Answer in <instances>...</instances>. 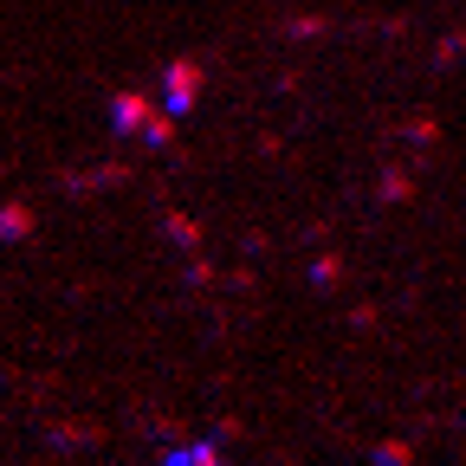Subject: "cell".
<instances>
[{"instance_id": "obj_1", "label": "cell", "mask_w": 466, "mask_h": 466, "mask_svg": "<svg viewBox=\"0 0 466 466\" xmlns=\"http://www.w3.org/2000/svg\"><path fill=\"white\" fill-rule=\"evenodd\" d=\"M201 78H208V72H201V58H175V66L162 72V85H168V110H175V116H188V110H195Z\"/></svg>"}, {"instance_id": "obj_2", "label": "cell", "mask_w": 466, "mask_h": 466, "mask_svg": "<svg viewBox=\"0 0 466 466\" xmlns=\"http://www.w3.org/2000/svg\"><path fill=\"white\" fill-rule=\"evenodd\" d=\"M149 116H156V104H149L143 91H116V97H110V124H116V130H137V137H143Z\"/></svg>"}, {"instance_id": "obj_3", "label": "cell", "mask_w": 466, "mask_h": 466, "mask_svg": "<svg viewBox=\"0 0 466 466\" xmlns=\"http://www.w3.org/2000/svg\"><path fill=\"white\" fill-rule=\"evenodd\" d=\"M33 233V208L26 201H0V240H26Z\"/></svg>"}, {"instance_id": "obj_4", "label": "cell", "mask_w": 466, "mask_h": 466, "mask_svg": "<svg viewBox=\"0 0 466 466\" xmlns=\"http://www.w3.org/2000/svg\"><path fill=\"white\" fill-rule=\"evenodd\" d=\"M408 195H415V175H408V168H389V175H382V201H408Z\"/></svg>"}, {"instance_id": "obj_5", "label": "cell", "mask_w": 466, "mask_h": 466, "mask_svg": "<svg viewBox=\"0 0 466 466\" xmlns=\"http://www.w3.org/2000/svg\"><path fill=\"white\" fill-rule=\"evenodd\" d=\"M168 233H175V247H182V253H195V240H201V227L188 214H168Z\"/></svg>"}, {"instance_id": "obj_6", "label": "cell", "mask_w": 466, "mask_h": 466, "mask_svg": "<svg viewBox=\"0 0 466 466\" xmlns=\"http://www.w3.org/2000/svg\"><path fill=\"white\" fill-rule=\"evenodd\" d=\"M168 460H175V466H182V460H188V466H208V460H220V447H208V441H201V447H175Z\"/></svg>"}, {"instance_id": "obj_7", "label": "cell", "mask_w": 466, "mask_h": 466, "mask_svg": "<svg viewBox=\"0 0 466 466\" xmlns=\"http://www.w3.org/2000/svg\"><path fill=\"white\" fill-rule=\"evenodd\" d=\"M337 272H343V259H337V253H324V259H318V266H311V279H318V285H330V279H337Z\"/></svg>"}, {"instance_id": "obj_8", "label": "cell", "mask_w": 466, "mask_h": 466, "mask_svg": "<svg viewBox=\"0 0 466 466\" xmlns=\"http://www.w3.org/2000/svg\"><path fill=\"white\" fill-rule=\"evenodd\" d=\"M408 137H415V143H434V137H441V124H434V116H415V124H408Z\"/></svg>"}, {"instance_id": "obj_9", "label": "cell", "mask_w": 466, "mask_h": 466, "mask_svg": "<svg viewBox=\"0 0 466 466\" xmlns=\"http://www.w3.org/2000/svg\"><path fill=\"white\" fill-rule=\"evenodd\" d=\"M376 460H395V466H401V460H408V441H382V447H376Z\"/></svg>"}]
</instances>
